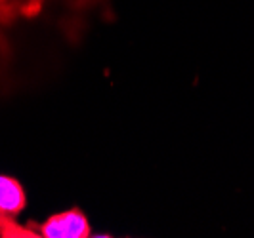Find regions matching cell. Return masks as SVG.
<instances>
[{
	"mask_svg": "<svg viewBox=\"0 0 254 238\" xmlns=\"http://www.w3.org/2000/svg\"><path fill=\"white\" fill-rule=\"evenodd\" d=\"M38 237L42 238H86L90 237V225L86 215L80 210L52 215L50 219L40 227Z\"/></svg>",
	"mask_w": 254,
	"mask_h": 238,
	"instance_id": "6da1fadb",
	"label": "cell"
},
{
	"mask_svg": "<svg viewBox=\"0 0 254 238\" xmlns=\"http://www.w3.org/2000/svg\"><path fill=\"white\" fill-rule=\"evenodd\" d=\"M25 208V192L12 177L0 176V215L15 217Z\"/></svg>",
	"mask_w": 254,
	"mask_h": 238,
	"instance_id": "7a4b0ae2",
	"label": "cell"
}]
</instances>
